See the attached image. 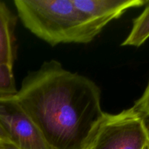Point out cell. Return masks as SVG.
Masks as SVG:
<instances>
[{"mask_svg":"<svg viewBox=\"0 0 149 149\" xmlns=\"http://www.w3.org/2000/svg\"><path fill=\"white\" fill-rule=\"evenodd\" d=\"M143 149H149V142L145 146V147L143 148Z\"/></svg>","mask_w":149,"mask_h":149,"instance_id":"13","label":"cell"},{"mask_svg":"<svg viewBox=\"0 0 149 149\" xmlns=\"http://www.w3.org/2000/svg\"><path fill=\"white\" fill-rule=\"evenodd\" d=\"M149 38V1L143 13L133 21L129 33L121 46L139 47Z\"/></svg>","mask_w":149,"mask_h":149,"instance_id":"7","label":"cell"},{"mask_svg":"<svg viewBox=\"0 0 149 149\" xmlns=\"http://www.w3.org/2000/svg\"><path fill=\"white\" fill-rule=\"evenodd\" d=\"M0 125L18 149H51L41 131L13 97L0 98Z\"/></svg>","mask_w":149,"mask_h":149,"instance_id":"4","label":"cell"},{"mask_svg":"<svg viewBox=\"0 0 149 149\" xmlns=\"http://www.w3.org/2000/svg\"><path fill=\"white\" fill-rule=\"evenodd\" d=\"M17 17L0 1V64L13 69L17 54L15 30Z\"/></svg>","mask_w":149,"mask_h":149,"instance_id":"6","label":"cell"},{"mask_svg":"<svg viewBox=\"0 0 149 149\" xmlns=\"http://www.w3.org/2000/svg\"><path fill=\"white\" fill-rule=\"evenodd\" d=\"M14 4L24 27L52 47L90 43L101 32L73 0H15Z\"/></svg>","mask_w":149,"mask_h":149,"instance_id":"2","label":"cell"},{"mask_svg":"<svg viewBox=\"0 0 149 149\" xmlns=\"http://www.w3.org/2000/svg\"><path fill=\"white\" fill-rule=\"evenodd\" d=\"M145 0H73L83 13L100 31L112 20L118 19L128 10L142 7Z\"/></svg>","mask_w":149,"mask_h":149,"instance_id":"5","label":"cell"},{"mask_svg":"<svg viewBox=\"0 0 149 149\" xmlns=\"http://www.w3.org/2000/svg\"><path fill=\"white\" fill-rule=\"evenodd\" d=\"M0 140H2V141L11 143L10 141V138H9L8 135H7V132H5V130H4V128L1 127V125H0Z\"/></svg>","mask_w":149,"mask_h":149,"instance_id":"11","label":"cell"},{"mask_svg":"<svg viewBox=\"0 0 149 149\" xmlns=\"http://www.w3.org/2000/svg\"><path fill=\"white\" fill-rule=\"evenodd\" d=\"M51 149H83L105 116L94 81L56 60L30 71L14 96Z\"/></svg>","mask_w":149,"mask_h":149,"instance_id":"1","label":"cell"},{"mask_svg":"<svg viewBox=\"0 0 149 149\" xmlns=\"http://www.w3.org/2000/svg\"><path fill=\"white\" fill-rule=\"evenodd\" d=\"M93 138H94V137H93ZM93 140H92L91 141V143L89 144H88L87 146H86V147H84L83 149H93Z\"/></svg>","mask_w":149,"mask_h":149,"instance_id":"12","label":"cell"},{"mask_svg":"<svg viewBox=\"0 0 149 149\" xmlns=\"http://www.w3.org/2000/svg\"><path fill=\"white\" fill-rule=\"evenodd\" d=\"M134 107L143 114L146 120L149 121V80L144 93L135 102Z\"/></svg>","mask_w":149,"mask_h":149,"instance_id":"9","label":"cell"},{"mask_svg":"<svg viewBox=\"0 0 149 149\" xmlns=\"http://www.w3.org/2000/svg\"><path fill=\"white\" fill-rule=\"evenodd\" d=\"M13 68L0 64V98L14 97L18 93Z\"/></svg>","mask_w":149,"mask_h":149,"instance_id":"8","label":"cell"},{"mask_svg":"<svg viewBox=\"0 0 149 149\" xmlns=\"http://www.w3.org/2000/svg\"><path fill=\"white\" fill-rule=\"evenodd\" d=\"M149 142L147 120L134 106L115 114L105 113L93 149H143Z\"/></svg>","mask_w":149,"mask_h":149,"instance_id":"3","label":"cell"},{"mask_svg":"<svg viewBox=\"0 0 149 149\" xmlns=\"http://www.w3.org/2000/svg\"><path fill=\"white\" fill-rule=\"evenodd\" d=\"M0 149H18L15 146L10 142L0 140Z\"/></svg>","mask_w":149,"mask_h":149,"instance_id":"10","label":"cell"}]
</instances>
